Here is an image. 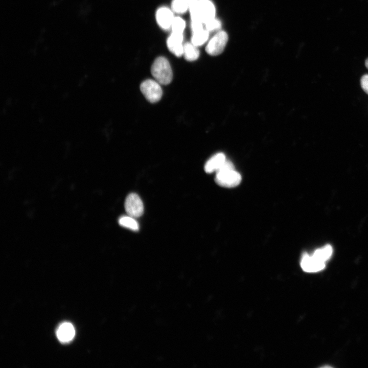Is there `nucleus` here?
<instances>
[{"mask_svg":"<svg viewBox=\"0 0 368 368\" xmlns=\"http://www.w3.org/2000/svg\"><path fill=\"white\" fill-rule=\"evenodd\" d=\"M191 20H199L206 24L214 19L215 8L210 0H198L189 5Z\"/></svg>","mask_w":368,"mask_h":368,"instance_id":"obj_1","label":"nucleus"},{"mask_svg":"<svg viewBox=\"0 0 368 368\" xmlns=\"http://www.w3.org/2000/svg\"><path fill=\"white\" fill-rule=\"evenodd\" d=\"M151 72L155 80L160 84L167 85L172 81V69L168 60L164 57H158L155 60Z\"/></svg>","mask_w":368,"mask_h":368,"instance_id":"obj_2","label":"nucleus"},{"mask_svg":"<svg viewBox=\"0 0 368 368\" xmlns=\"http://www.w3.org/2000/svg\"><path fill=\"white\" fill-rule=\"evenodd\" d=\"M160 84L155 80L147 79L140 85V89L146 99L151 103L158 102L162 98L163 91Z\"/></svg>","mask_w":368,"mask_h":368,"instance_id":"obj_3","label":"nucleus"},{"mask_svg":"<svg viewBox=\"0 0 368 368\" xmlns=\"http://www.w3.org/2000/svg\"><path fill=\"white\" fill-rule=\"evenodd\" d=\"M215 180L221 187L233 188L240 183L241 176L234 169L221 170L216 172Z\"/></svg>","mask_w":368,"mask_h":368,"instance_id":"obj_4","label":"nucleus"},{"mask_svg":"<svg viewBox=\"0 0 368 368\" xmlns=\"http://www.w3.org/2000/svg\"><path fill=\"white\" fill-rule=\"evenodd\" d=\"M228 41V35L224 31L217 32L210 40L206 46L207 53L211 56H217L221 54Z\"/></svg>","mask_w":368,"mask_h":368,"instance_id":"obj_5","label":"nucleus"},{"mask_svg":"<svg viewBox=\"0 0 368 368\" xmlns=\"http://www.w3.org/2000/svg\"><path fill=\"white\" fill-rule=\"evenodd\" d=\"M124 206L128 215L134 218L140 217L144 212L143 203L139 195L134 193L127 196Z\"/></svg>","mask_w":368,"mask_h":368,"instance_id":"obj_6","label":"nucleus"},{"mask_svg":"<svg viewBox=\"0 0 368 368\" xmlns=\"http://www.w3.org/2000/svg\"><path fill=\"white\" fill-rule=\"evenodd\" d=\"M301 266L303 270L307 272H315L323 269L325 263L321 262L312 255L304 254L301 261Z\"/></svg>","mask_w":368,"mask_h":368,"instance_id":"obj_7","label":"nucleus"},{"mask_svg":"<svg viewBox=\"0 0 368 368\" xmlns=\"http://www.w3.org/2000/svg\"><path fill=\"white\" fill-rule=\"evenodd\" d=\"M183 34L173 32L167 39V47L169 50L177 57H180L183 53L182 45Z\"/></svg>","mask_w":368,"mask_h":368,"instance_id":"obj_8","label":"nucleus"},{"mask_svg":"<svg viewBox=\"0 0 368 368\" xmlns=\"http://www.w3.org/2000/svg\"><path fill=\"white\" fill-rule=\"evenodd\" d=\"M174 18L172 12L168 8L163 7L156 11V19L159 26L165 30L171 28Z\"/></svg>","mask_w":368,"mask_h":368,"instance_id":"obj_9","label":"nucleus"},{"mask_svg":"<svg viewBox=\"0 0 368 368\" xmlns=\"http://www.w3.org/2000/svg\"><path fill=\"white\" fill-rule=\"evenodd\" d=\"M56 334L58 339L62 342L71 341L75 334L74 326L70 323L61 324L57 329Z\"/></svg>","mask_w":368,"mask_h":368,"instance_id":"obj_10","label":"nucleus"},{"mask_svg":"<svg viewBox=\"0 0 368 368\" xmlns=\"http://www.w3.org/2000/svg\"><path fill=\"white\" fill-rule=\"evenodd\" d=\"M225 155L218 153L211 157L205 163L204 170L208 173L217 171L225 162Z\"/></svg>","mask_w":368,"mask_h":368,"instance_id":"obj_11","label":"nucleus"},{"mask_svg":"<svg viewBox=\"0 0 368 368\" xmlns=\"http://www.w3.org/2000/svg\"><path fill=\"white\" fill-rule=\"evenodd\" d=\"M183 55L187 61H193L199 57V51L196 46L187 42L183 45Z\"/></svg>","mask_w":368,"mask_h":368,"instance_id":"obj_12","label":"nucleus"},{"mask_svg":"<svg viewBox=\"0 0 368 368\" xmlns=\"http://www.w3.org/2000/svg\"><path fill=\"white\" fill-rule=\"evenodd\" d=\"M332 252V247L327 244L315 250L312 255L320 261L326 263L330 258Z\"/></svg>","mask_w":368,"mask_h":368,"instance_id":"obj_13","label":"nucleus"},{"mask_svg":"<svg viewBox=\"0 0 368 368\" xmlns=\"http://www.w3.org/2000/svg\"><path fill=\"white\" fill-rule=\"evenodd\" d=\"M119 224L124 227L133 231H137L139 229V223L134 217L130 216H123L119 219Z\"/></svg>","mask_w":368,"mask_h":368,"instance_id":"obj_14","label":"nucleus"},{"mask_svg":"<svg viewBox=\"0 0 368 368\" xmlns=\"http://www.w3.org/2000/svg\"><path fill=\"white\" fill-rule=\"evenodd\" d=\"M209 35V32L204 29L193 33L191 38L192 43L196 47L201 45L208 39Z\"/></svg>","mask_w":368,"mask_h":368,"instance_id":"obj_15","label":"nucleus"},{"mask_svg":"<svg viewBox=\"0 0 368 368\" xmlns=\"http://www.w3.org/2000/svg\"><path fill=\"white\" fill-rule=\"evenodd\" d=\"M171 7L174 12L182 14L189 9V4L185 0H173Z\"/></svg>","mask_w":368,"mask_h":368,"instance_id":"obj_16","label":"nucleus"},{"mask_svg":"<svg viewBox=\"0 0 368 368\" xmlns=\"http://www.w3.org/2000/svg\"><path fill=\"white\" fill-rule=\"evenodd\" d=\"M185 26V22L183 19L179 17H174L171 25L172 32L177 33H182Z\"/></svg>","mask_w":368,"mask_h":368,"instance_id":"obj_17","label":"nucleus"},{"mask_svg":"<svg viewBox=\"0 0 368 368\" xmlns=\"http://www.w3.org/2000/svg\"><path fill=\"white\" fill-rule=\"evenodd\" d=\"M205 24L206 30L208 32L218 30L221 27V22L220 21L215 18Z\"/></svg>","mask_w":368,"mask_h":368,"instance_id":"obj_18","label":"nucleus"},{"mask_svg":"<svg viewBox=\"0 0 368 368\" xmlns=\"http://www.w3.org/2000/svg\"><path fill=\"white\" fill-rule=\"evenodd\" d=\"M202 22L199 20L191 21V29L193 33L203 30Z\"/></svg>","mask_w":368,"mask_h":368,"instance_id":"obj_19","label":"nucleus"},{"mask_svg":"<svg viewBox=\"0 0 368 368\" xmlns=\"http://www.w3.org/2000/svg\"><path fill=\"white\" fill-rule=\"evenodd\" d=\"M360 85L362 89L368 94V75L362 76L360 79Z\"/></svg>","mask_w":368,"mask_h":368,"instance_id":"obj_20","label":"nucleus"},{"mask_svg":"<svg viewBox=\"0 0 368 368\" xmlns=\"http://www.w3.org/2000/svg\"><path fill=\"white\" fill-rule=\"evenodd\" d=\"M185 1H186L189 4H189H191V3H194V2H195L197 1L198 0H185Z\"/></svg>","mask_w":368,"mask_h":368,"instance_id":"obj_21","label":"nucleus"},{"mask_svg":"<svg viewBox=\"0 0 368 368\" xmlns=\"http://www.w3.org/2000/svg\"><path fill=\"white\" fill-rule=\"evenodd\" d=\"M365 65L366 67V68L368 69V58L366 59L365 61Z\"/></svg>","mask_w":368,"mask_h":368,"instance_id":"obj_22","label":"nucleus"}]
</instances>
